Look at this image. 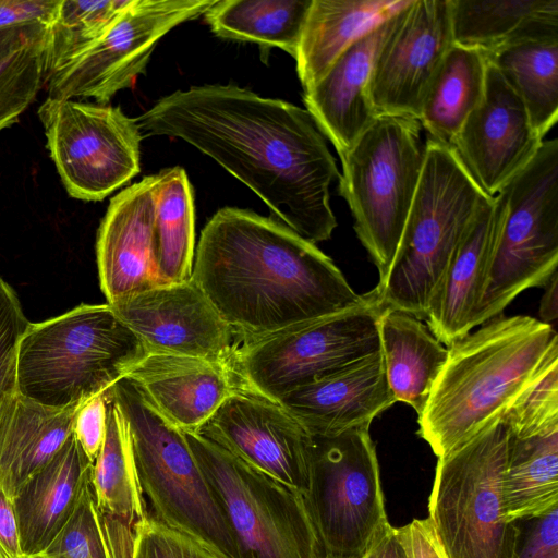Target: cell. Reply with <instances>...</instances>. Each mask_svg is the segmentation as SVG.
I'll use <instances>...</instances> for the list:
<instances>
[{"label":"cell","instance_id":"1","mask_svg":"<svg viewBox=\"0 0 558 558\" xmlns=\"http://www.w3.org/2000/svg\"><path fill=\"white\" fill-rule=\"evenodd\" d=\"M135 120L142 136L177 137L213 158L303 239L331 238L330 186L340 173L306 109L214 84L177 90Z\"/></svg>","mask_w":558,"mask_h":558},{"label":"cell","instance_id":"2","mask_svg":"<svg viewBox=\"0 0 558 558\" xmlns=\"http://www.w3.org/2000/svg\"><path fill=\"white\" fill-rule=\"evenodd\" d=\"M191 279L241 345L365 298L314 243L276 219L234 207L219 209L203 228Z\"/></svg>","mask_w":558,"mask_h":558},{"label":"cell","instance_id":"3","mask_svg":"<svg viewBox=\"0 0 558 558\" xmlns=\"http://www.w3.org/2000/svg\"><path fill=\"white\" fill-rule=\"evenodd\" d=\"M555 365L558 335L551 325L498 315L448 347L417 434L444 457L501 416Z\"/></svg>","mask_w":558,"mask_h":558},{"label":"cell","instance_id":"4","mask_svg":"<svg viewBox=\"0 0 558 558\" xmlns=\"http://www.w3.org/2000/svg\"><path fill=\"white\" fill-rule=\"evenodd\" d=\"M146 354L108 303L82 304L28 324L17 345V390L49 408L82 404L108 390Z\"/></svg>","mask_w":558,"mask_h":558},{"label":"cell","instance_id":"5","mask_svg":"<svg viewBox=\"0 0 558 558\" xmlns=\"http://www.w3.org/2000/svg\"><path fill=\"white\" fill-rule=\"evenodd\" d=\"M450 146L429 137L402 236L383 287V306L425 319L449 263L487 198Z\"/></svg>","mask_w":558,"mask_h":558},{"label":"cell","instance_id":"6","mask_svg":"<svg viewBox=\"0 0 558 558\" xmlns=\"http://www.w3.org/2000/svg\"><path fill=\"white\" fill-rule=\"evenodd\" d=\"M124 416L147 514L180 532L216 558H239L226 520L189 446L124 376L109 388Z\"/></svg>","mask_w":558,"mask_h":558},{"label":"cell","instance_id":"7","mask_svg":"<svg viewBox=\"0 0 558 558\" xmlns=\"http://www.w3.org/2000/svg\"><path fill=\"white\" fill-rule=\"evenodd\" d=\"M420 121L380 114L340 158L339 194L384 286L393 263L425 160Z\"/></svg>","mask_w":558,"mask_h":558},{"label":"cell","instance_id":"8","mask_svg":"<svg viewBox=\"0 0 558 558\" xmlns=\"http://www.w3.org/2000/svg\"><path fill=\"white\" fill-rule=\"evenodd\" d=\"M501 221L472 327L501 315L523 291L545 287L558 265V140H544L496 195Z\"/></svg>","mask_w":558,"mask_h":558},{"label":"cell","instance_id":"9","mask_svg":"<svg viewBox=\"0 0 558 558\" xmlns=\"http://www.w3.org/2000/svg\"><path fill=\"white\" fill-rule=\"evenodd\" d=\"M508 447L502 415L438 458L429 517L447 558H514L518 522L504 521L500 484Z\"/></svg>","mask_w":558,"mask_h":558},{"label":"cell","instance_id":"10","mask_svg":"<svg viewBox=\"0 0 558 558\" xmlns=\"http://www.w3.org/2000/svg\"><path fill=\"white\" fill-rule=\"evenodd\" d=\"M184 434L239 558H324L301 493L197 433Z\"/></svg>","mask_w":558,"mask_h":558},{"label":"cell","instance_id":"11","mask_svg":"<svg viewBox=\"0 0 558 558\" xmlns=\"http://www.w3.org/2000/svg\"><path fill=\"white\" fill-rule=\"evenodd\" d=\"M304 500L324 558H363L392 526L369 425L312 436Z\"/></svg>","mask_w":558,"mask_h":558},{"label":"cell","instance_id":"12","mask_svg":"<svg viewBox=\"0 0 558 558\" xmlns=\"http://www.w3.org/2000/svg\"><path fill=\"white\" fill-rule=\"evenodd\" d=\"M359 306L296 324L238 350L232 366L241 384L274 401L380 351L385 311L375 289Z\"/></svg>","mask_w":558,"mask_h":558},{"label":"cell","instance_id":"13","mask_svg":"<svg viewBox=\"0 0 558 558\" xmlns=\"http://www.w3.org/2000/svg\"><path fill=\"white\" fill-rule=\"evenodd\" d=\"M37 114L69 196L101 201L140 172L143 136L120 107L47 97Z\"/></svg>","mask_w":558,"mask_h":558},{"label":"cell","instance_id":"14","mask_svg":"<svg viewBox=\"0 0 558 558\" xmlns=\"http://www.w3.org/2000/svg\"><path fill=\"white\" fill-rule=\"evenodd\" d=\"M216 0H131L109 29L45 82L47 97L106 105L144 72L158 41Z\"/></svg>","mask_w":558,"mask_h":558},{"label":"cell","instance_id":"15","mask_svg":"<svg viewBox=\"0 0 558 558\" xmlns=\"http://www.w3.org/2000/svg\"><path fill=\"white\" fill-rule=\"evenodd\" d=\"M195 433L306 495L312 436L278 401L241 387Z\"/></svg>","mask_w":558,"mask_h":558},{"label":"cell","instance_id":"16","mask_svg":"<svg viewBox=\"0 0 558 558\" xmlns=\"http://www.w3.org/2000/svg\"><path fill=\"white\" fill-rule=\"evenodd\" d=\"M452 45L451 0H408L373 66L368 96L376 114L418 119L427 88Z\"/></svg>","mask_w":558,"mask_h":558},{"label":"cell","instance_id":"17","mask_svg":"<svg viewBox=\"0 0 558 558\" xmlns=\"http://www.w3.org/2000/svg\"><path fill=\"white\" fill-rule=\"evenodd\" d=\"M147 353L232 364L241 341L202 289L189 280L154 287L109 304Z\"/></svg>","mask_w":558,"mask_h":558},{"label":"cell","instance_id":"18","mask_svg":"<svg viewBox=\"0 0 558 558\" xmlns=\"http://www.w3.org/2000/svg\"><path fill=\"white\" fill-rule=\"evenodd\" d=\"M543 141L518 94L488 62L484 97L450 146L470 178L486 196H495L527 166Z\"/></svg>","mask_w":558,"mask_h":558},{"label":"cell","instance_id":"19","mask_svg":"<svg viewBox=\"0 0 558 558\" xmlns=\"http://www.w3.org/2000/svg\"><path fill=\"white\" fill-rule=\"evenodd\" d=\"M155 175L113 196L100 222L96 255L108 304L159 286L153 255Z\"/></svg>","mask_w":558,"mask_h":558},{"label":"cell","instance_id":"20","mask_svg":"<svg viewBox=\"0 0 558 558\" xmlns=\"http://www.w3.org/2000/svg\"><path fill=\"white\" fill-rule=\"evenodd\" d=\"M402 8L356 39L318 82L304 90L305 109L340 158L377 117L368 84L377 53Z\"/></svg>","mask_w":558,"mask_h":558},{"label":"cell","instance_id":"21","mask_svg":"<svg viewBox=\"0 0 558 558\" xmlns=\"http://www.w3.org/2000/svg\"><path fill=\"white\" fill-rule=\"evenodd\" d=\"M125 376L167 421L192 433L244 387L232 364L167 353H147Z\"/></svg>","mask_w":558,"mask_h":558},{"label":"cell","instance_id":"22","mask_svg":"<svg viewBox=\"0 0 558 558\" xmlns=\"http://www.w3.org/2000/svg\"><path fill=\"white\" fill-rule=\"evenodd\" d=\"M278 402L311 436L331 437L371 425L396 400L378 351L283 396Z\"/></svg>","mask_w":558,"mask_h":558},{"label":"cell","instance_id":"23","mask_svg":"<svg viewBox=\"0 0 558 558\" xmlns=\"http://www.w3.org/2000/svg\"><path fill=\"white\" fill-rule=\"evenodd\" d=\"M93 462L74 433L56 456L12 497L24 558L38 556L56 538L92 482Z\"/></svg>","mask_w":558,"mask_h":558},{"label":"cell","instance_id":"24","mask_svg":"<svg viewBox=\"0 0 558 558\" xmlns=\"http://www.w3.org/2000/svg\"><path fill=\"white\" fill-rule=\"evenodd\" d=\"M501 221L496 196L480 206L458 245L425 317L435 338L450 347L469 333L481 299Z\"/></svg>","mask_w":558,"mask_h":558},{"label":"cell","instance_id":"25","mask_svg":"<svg viewBox=\"0 0 558 558\" xmlns=\"http://www.w3.org/2000/svg\"><path fill=\"white\" fill-rule=\"evenodd\" d=\"M408 0H312L296 49L303 90L318 82L336 59Z\"/></svg>","mask_w":558,"mask_h":558},{"label":"cell","instance_id":"26","mask_svg":"<svg viewBox=\"0 0 558 558\" xmlns=\"http://www.w3.org/2000/svg\"><path fill=\"white\" fill-rule=\"evenodd\" d=\"M82 404L57 409L16 396L0 430V486L11 497L61 449Z\"/></svg>","mask_w":558,"mask_h":558},{"label":"cell","instance_id":"27","mask_svg":"<svg viewBox=\"0 0 558 558\" xmlns=\"http://www.w3.org/2000/svg\"><path fill=\"white\" fill-rule=\"evenodd\" d=\"M379 341L387 381L396 402L409 404L420 416L447 361L448 348L421 319L387 308L379 319Z\"/></svg>","mask_w":558,"mask_h":558},{"label":"cell","instance_id":"28","mask_svg":"<svg viewBox=\"0 0 558 558\" xmlns=\"http://www.w3.org/2000/svg\"><path fill=\"white\" fill-rule=\"evenodd\" d=\"M558 507V425L523 434L508 432L500 484L504 521L542 517Z\"/></svg>","mask_w":558,"mask_h":558},{"label":"cell","instance_id":"29","mask_svg":"<svg viewBox=\"0 0 558 558\" xmlns=\"http://www.w3.org/2000/svg\"><path fill=\"white\" fill-rule=\"evenodd\" d=\"M453 44L490 53L558 35V0H451Z\"/></svg>","mask_w":558,"mask_h":558},{"label":"cell","instance_id":"30","mask_svg":"<svg viewBox=\"0 0 558 558\" xmlns=\"http://www.w3.org/2000/svg\"><path fill=\"white\" fill-rule=\"evenodd\" d=\"M487 63L481 50L454 44L448 50L427 88L417 119L429 138L451 146L484 97Z\"/></svg>","mask_w":558,"mask_h":558},{"label":"cell","instance_id":"31","mask_svg":"<svg viewBox=\"0 0 558 558\" xmlns=\"http://www.w3.org/2000/svg\"><path fill=\"white\" fill-rule=\"evenodd\" d=\"M153 255L159 286L189 280L195 256L193 190L184 169L155 175Z\"/></svg>","mask_w":558,"mask_h":558},{"label":"cell","instance_id":"32","mask_svg":"<svg viewBox=\"0 0 558 558\" xmlns=\"http://www.w3.org/2000/svg\"><path fill=\"white\" fill-rule=\"evenodd\" d=\"M485 56L518 94L544 140L558 120V35L524 39Z\"/></svg>","mask_w":558,"mask_h":558},{"label":"cell","instance_id":"33","mask_svg":"<svg viewBox=\"0 0 558 558\" xmlns=\"http://www.w3.org/2000/svg\"><path fill=\"white\" fill-rule=\"evenodd\" d=\"M312 0H216L204 14L219 37L278 47L295 58Z\"/></svg>","mask_w":558,"mask_h":558},{"label":"cell","instance_id":"34","mask_svg":"<svg viewBox=\"0 0 558 558\" xmlns=\"http://www.w3.org/2000/svg\"><path fill=\"white\" fill-rule=\"evenodd\" d=\"M92 486L98 508L135 529L147 515L124 416L110 399L105 438L93 463Z\"/></svg>","mask_w":558,"mask_h":558},{"label":"cell","instance_id":"35","mask_svg":"<svg viewBox=\"0 0 558 558\" xmlns=\"http://www.w3.org/2000/svg\"><path fill=\"white\" fill-rule=\"evenodd\" d=\"M135 529L104 513L90 484L70 520L40 556L46 558H132Z\"/></svg>","mask_w":558,"mask_h":558},{"label":"cell","instance_id":"36","mask_svg":"<svg viewBox=\"0 0 558 558\" xmlns=\"http://www.w3.org/2000/svg\"><path fill=\"white\" fill-rule=\"evenodd\" d=\"M130 2L61 0L56 20L47 31L45 82L105 35Z\"/></svg>","mask_w":558,"mask_h":558},{"label":"cell","instance_id":"37","mask_svg":"<svg viewBox=\"0 0 558 558\" xmlns=\"http://www.w3.org/2000/svg\"><path fill=\"white\" fill-rule=\"evenodd\" d=\"M47 33L0 60V132L15 122L45 85Z\"/></svg>","mask_w":558,"mask_h":558},{"label":"cell","instance_id":"38","mask_svg":"<svg viewBox=\"0 0 558 558\" xmlns=\"http://www.w3.org/2000/svg\"><path fill=\"white\" fill-rule=\"evenodd\" d=\"M28 324L16 292L0 278V429L19 395L16 353Z\"/></svg>","mask_w":558,"mask_h":558},{"label":"cell","instance_id":"39","mask_svg":"<svg viewBox=\"0 0 558 558\" xmlns=\"http://www.w3.org/2000/svg\"><path fill=\"white\" fill-rule=\"evenodd\" d=\"M132 558H216L189 536L148 514L135 525Z\"/></svg>","mask_w":558,"mask_h":558},{"label":"cell","instance_id":"40","mask_svg":"<svg viewBox=\"0 0 558 558\" xmlns=\"http://www.w3.org/2000/svg\"><path fill=\"white\" fill-rule=\"evenodd\" d=\"M517 522L520 537L514 558H558V507Z\"/></svg>","mask_w":558,"mask_h":558},{"label":"cell","instance_id":"41","mask_svg":"<svg viewBox=\"0 0 558 558\" xmlns=\"http://www.w3.org/2000/svg\"><path fill=\"white\" fill-rule=\"evenodd\" d=\"M109 403L108 389L84 402L74 418L73 433L93 463L105 438Z\"/></svg>","mask_w":558,"mask_h":558},{"label":"cell","instance_id":"42","mask_svg":"<svg viewBox=\"0 0 558 558\" xmlns=\"http://www.w3.org/2000/svg\"><path fill=\"white\" fill-rule=\"evenodd\" d=\"M60 3L61 0H0V31L32 25L49 28Z\"/></svg>","mask_w":558,"mask_h":558},{"label":"cell","instance_id":"43","mask_svg":"<svg viewBox=\"0 0 558 558\" xmlns=\"http://www.w3.org/2000/svg\"><path fill=\"white\" fill-rule=\"evenodd\" d=\"M397 529L409 558H447L428 518Z\"/></svg>","mask_w":558,"mask_h":558},{"label":"cell","instance_id":"44","mask_svg":"<svg viewBox=\"0 0 558 558\" xmlns=\"http://www.w3.org/2000/svg\"><path fill=\"white\" fill-rule=\"evenodd\" d=\"M0 558H24L12 497L0 486Z\"/></svg>","mask_w":558,"mask_h":558},{"label":"cell","instance_id":"45","mask_svg":"<svg viewBox=\"0 0 558 558\" xmlns=\"http://www.w3.org/2000/svg\"><path fill=\"white\" fill-rule=\"evenodd\" d=\"M48 28L41 25L14 27L0 31V60L8 53L21 48L26 43L47 33Z\"/></svg>","mask_w":558,"mask_h":558},{"label":"cell","instance_id":"46","mask_svg":"<svg viewBox=\"0 0 558 558\" xmlns=\"http://www.w3.org/2000/svg\"><path fill=\"white\" fill-rule=\"evenodd\" d=\"M363 558H409L401 543L398 529L391 526Z\"/></svg>","mask_w":558,"mask_h":558},{"label":"cell","instance_id":"47","mask_svg":"<svg viewBox=\"0 0 558 558\" xmlns=\"http://www.w3.org/2000/svg\"><path fill=\"white\" fill-rule=\"evenodd\" d=\"M545 292L541 299L539 316L543 323L549 324L558 317V276L555 272L545 284Z\"/></svg>","mask_w":558,"mask_h":558},{"label":"cell","instance_id":"48","mask_svg":"<svg viewBox=\"0 0 558 558\" xmlns=\"http://www.w3.org/2000/svg\"><path fill=\"white\" fill-rule=\"evenodd\" d=\"M28 558H46V557L38 555V556L28 557Z\"/></svg>","mask_w":558,"mask_h":558}]
</instances>
